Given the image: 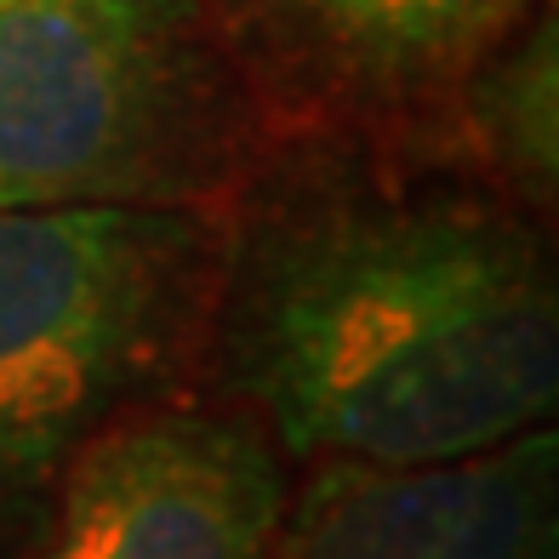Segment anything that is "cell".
<instances>
[{
    "label": "cell",
    "instance_id": "2",
    "mask_svg": "<svg viewBox=\"0 0 559 559\" xmlns=\"http://www.w3.org/2000/svg\"><path fill=\"white\" fill-rule=\"evenodd\" d=\"M240 148L200 0H0V212L183 206Z\"/></svg>",
    "mask_w": 559,
    "mask_h": 559
},
{
    "label": "cell",
    "instance_id": "7",
    "mask_svg": "<svg viewBox=\"0 0 559 559\" xmlns=\"http://www.w3.org/2000/svg\"><path fill=\"white\" fill-rule=\"evenodd\" d=\"M474 120L508 166L559 200V0H537L486 58Z\"/></svg>",
    "mask_w": 559,
    "mask_h": 559
},
{
    "label": "cell",
    "instance_id": "1",
    "mask_svg": "<svg viewBox=\"0 0 559 559\" xmlns=\"http://www.w3.org/2000/svg\"><path fill=\"white\" fill-rule=\"evenodd\" d=\"M223 371L309 463L423 468L559 428V251L474 200H286L223 274Z\"/></svg>",
    "mask_w": 559,
    "mask_h": 559
},
{
    "label": "cell",
    "instance_id": "3",
    "mask_svg": "<svg viewBox=\"0 0 559 559\" xmlns=\"http://www.w3.org/2000/svg\"><path fill=\"white\" fill-rule=\"evenodd\" d=\"M206 274L189 206L0 212V491L52 479L171 360Z\"/></svg>",
    "mask_w": 559,
    "mask_h": 559
},
{
    "label": "cell",
    "instance_id": "6",
    "mask_svg": "<svg viewBox=\"0 0 559 559\" xmlns=\"http://www.w3.org/2000/svg\"><path fill=\"white\" fill-rule=\"evenodd\" d=\"M297 74L348 97H417L486 63L537 0H246Z\"/></svg>",
    "mask_w": 559,
    "mask_h": 559
},
{
    "label": "cell",
    "instance_id": "5",
    "mask_svg": "<svg viewBox=\"0 0 559 559\" xmlns=\"http://www.w3.org/2000/svg\"><path fill=\"white\" fill-rule=\"evenodd\" d=\"M263 559H559V428L423 468L314 463Z\"/></svg>",
    "mask_w": 559,
    "mask_h": 559
},
{
    "label": "cell",
    "instance_id": "4",
    "mask_svg": "<svg viewBox=\"0 0 559 559\" xmlns=\"http://www.w3.org/2000/svg\"><path fill=\"white\" fill-rule=\"evenodd\" d=\"M280 508L286 474L258 423L160 412L63 463L40 559H263Z\"/></svg>",
    "mask_w": 559,
    "mask_h": 559
}]
</instances>
